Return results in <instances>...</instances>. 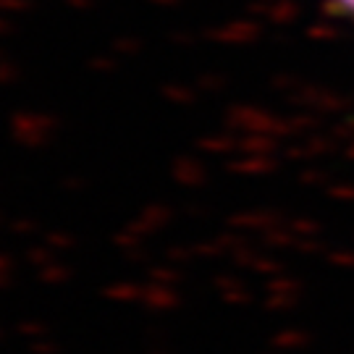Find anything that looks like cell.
Instances as JSON below:
<instances>
[{
  "mask_svg": "<svg viewBox=\"0 0 354 354\" xmlns=\"http://www.w3.org/2000/svg\"><path fill=\"white\" fill-rule=\"evenodd\" d=\"M105 297H111V299H118V302H129V299H134L137 297V289L127 283V281H121V283H113L111 289H105Z\"/></svg>",
  "mask_w": 354,
  "mask_h": 354,
  "instance_id": "cell-1",
  "label": "cell"
},
{
  "mask_svg": "<svg viewBox=\"0 0 354 354\" xmlns=\"http://www.w3.org/2000/svg\"><path fill=\"white\" fill-rule=\"evenodd\" d=\"M39 279L45 281V283H61V281L68 279V268H61V266H42L39 268Z\"/></svg>",
  "mask_w": 354,
  "mask_h": 354,
  "instance_id": "cell-2",
  "label": "cell"
},
{
  "mask_svg": "<svg viewBox=\"0 0 354 354\" xmlns=\"http://www.w3.org/2000/svg\"><path fill=\"white\" fill-rule=\"evenodd\" d=\"M26 260H29L32 266H50V263H53L50 247H32V250H29V254H26Z\"/></svg>",
  "mask_w": 354,
  "mask_h": 354,
  "instance_id": "cell-3",
  "label": "cell"
},
{
  "mask_svg": "<svg viewBox=\"0 0 354 354\" xmlns=\"http://www.w3.org/2000/svg\"><path fill=\"white\" fill-rule=\"evenodd\" d=\"M48 247H74V236L71 234H64V231H53L48 234Z\"/></svg>",
  "mask_w": 354,
  "mask_h": 354,
  "instance_id": "cell-4",
  "label": "cell"
},
{
  "mask_svg": "<svg viewBox=\"0 0 354 354\" xmlns=\"http://www.w3.org/2000/svg\"><path fill=\"white\" fill-rule=\"evenodd\" d=\"M89 66H92L95 71H113L115 61L113 58H102V55H97V58H92V61H89Z\"/></svg>",
  "mask_w": 354,
  "mask_h": 354,
  "instance_id": "cell-5",
  "label": "cell"
},
{
  "mask_svg": "<svg viewBox=\"0 0 354 354\" xmlns=\"http://www.w3.org/2000/svg\"><path fill=\"white\" fill-rule=\"evenodd\" d=\"M113 50H115V53H124V55H129V53L137 50V42H134V39H129V37H121V39H115Z\"/></svg>",
  "mask_w": 354,
  "mask_h": 354,
  "instance_id": "cell-6",
  "label": "cell"
},
{
  "mask_svg": "<svg viewBox=\"0 0 354 354\" xmlns=\"http://www.w3.org/2000/svg\"><path fill=\"white\" fill-rule=\"evenodd\" d=\"M29 8V0H0V11H24Z\"/></svg>",
  "mask_w": 354,
  "mask_h": 354,
  "instance_id": "cell-7",
  "label": "cell"
},
{
  "mask_svg": "<svg viewBox=\"0 0 354 354\" xmlns=\"http://www.w3.org/2000/svg\"><path fill=\"white\" fill-rule=\"evenodd\" d=\"M35 221H16L13 223V231L19 234V236H29V234H35Z\"/></svg>",
  "mask_w": 354,
  "mask_h": 354,
  "instance_id": "cell-8",
  "label": "cell"
},
{
  "mask_svg": "<svg viewBox=\"0 0 354 354\" xmlns=\"http://www.w3.org/2000/svg\"><path fill=\"white\" fill-rule=\"evenodd\" d=\"M13 79H16V66L3 64V61H0V82L8 84V82H13Z\"/></svg>",
  "mask_w": 354,
  "mask_h": 354,
  "instance_id": "cell-9",
  "label": "cell"
},
{
  "mask_svg": "<svg viewBox=\"0 0 354 354\" xmlns=\"http://www.w3.org/2000/svg\"><path fill=\"white\" fill-rule=\"evenodd\" d=\"M21 333H26V336H35V339H39V333H42V326H39V323H24V326H21Z\"/></svg>",
  "mask_w": 354,
  "mask_h": 354,
  "instance_id": "cell-10",
  "label": "cell"
},
{
  "mask_svg": "<svg viewBox=\"0 0 354 354\" xmlns=\"http://www.w3.org/2000/svg\"><path fill=\"white\" fill-rule=\"evenodd\" d=\"M333 3H336V6H339L346 16H352V19H354V0H333Z\"/></svg>",
  "mask_w": 354,
  "mask_h": 354,
  "instance_id": "cell-11",
  "label": "cell"
},
{
  "mask_svg": "<svg viewBox=\"0 0 354 354\" xmlns=\"http://www.w3.org/2000/svg\"><path fill=\"white\" fill-rule=\"evenodd\" d=\"M13 26H11V21L8 19H0V35H8Z\"/></svg>",
  "mask_w": 354,
  "mask_h": 354,
  "instance_id": "cell-12",
  "label": "cell"
}]
</instances>
